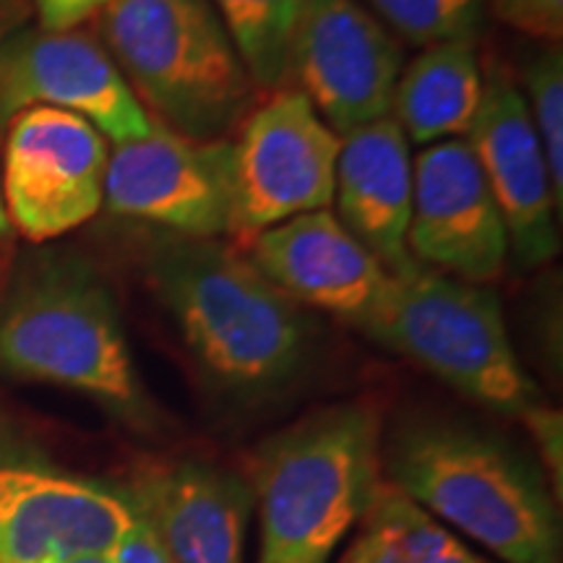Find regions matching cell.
<instances>
[{"mask_svg": "<svg viewBox=\"0 0 563 563\" xmlns=\"http://www.w3.org/2000/svg\"><path fill=\"white\" fill-rule=\"evenodd\" d=\"M402 42L361 0H306L292 32L287 87L340 136L391 112Z\"/></svg>", "mask_w": 563, "mask_h": 563, "instance_id": "8fae6325", "label": "cell"}, {"mask_svg": "<svg viewBox=\"0 0 563 563\" xmlns=\"http://www.w3.org/2000/svg\"><path fill=\"white\" fill-rule=\"evenodd\" d=\"M382 446V412L368 399L321 407L269 435L249 477L262 519L256 563L332 561L384 481Z\"/></svg>", "mask_w": 563, "mask_h": 563, "instance_id": "277c9868", "label": "cell"}, {"mask_svg": "<svg viewBox=\"0 0 563 563\" xmlns=\"http://www.w3.org/2000/svg\"><path fill=\"white\" fill-rule=\"evenodd\" d=\"M527 112L538 133L551 170L555 196L563 201V53L561 45L534 47L525 55L522 76H519Z\"/></svg>", "mask_w": 563, "mask_h": 563, "instance_id": "44dd1931", "label": "cell"}, {"mask_svg": "<svg viewBox=\"0 0 563 563\" xmlns=\"http://www.w3.org/2000/svg\"><path fill=\"white\" fill-rule=\"evenodd\" d=\"M258 91L287 87L292 32L306 0H211Z\"/></svg>", "mask_w": 563, "mask_h": 563, "instance_id": "ffe728a7", "label": "cell"}, {"mask_svg": "<svg viewBox=\"0 0 563 563\" xmlns=\"http://www.w3.org/2000/svg\"><path fill=\"white\" fill-rule=\"evenodd\" d=\"M368 5L399 40L418 47L475 42L485 19V0H368Z\"/></svg>", "mask_w": 563, "mask_h": 563, "instance_id": "7402d4cb", "label": "cell"}, {"mask_svg": "<svg viewBox=\"0 0 563 563\" xmlns=\"http://www.w3.org/2000/svg\"><path fill=\"white\" fill-rule=\"evenodd\" d=\"M340 563H493L420 509L410 496L382 481Z\"/></svg>", "mask_w": 563, "mask_h": 563, "instance_id": "d6986e66", "label": "cell"}, {"mask_svg": "<svg viewBox=\"0 0 563 563\" xmlns=\"http://www.w3.org/2000/svg\"><path fill=\"white\" fill-rule=\"evenodd\" d=\"M332 203L336 220L394 277L418 264L407 249L412 211L410 141L391 115L342 136Z\"/></svg>", "mask_w": 563, "mask_h": 563, "instance_id": "e0dca14e", "label": "cell"}, {"mask_svg": "<svg viewBox=\"0 0 563 563\" xmlns=\"http://www.w3.org/2000/svg\"><path fill=\"white\" fill-rule=\"evenodd\" d=\"M125 488L173 563H245L249 477L207 460H175L141 470Z\"/></svg>", "mask_w": 563, "mask_h": 563, "instance_id": "2e32d148", "label": "cell"}, {"mask_svg": "<svg viewBox=\"0 0 563 563\" xmlns=\"http://www.w3.org/2000/svg\"><path fill=\"white\" fill-rule=\"evenodd\" d=\"M522 422L530 428L534 446H538L543 464L555 481V496H561V483H563V418L559 410L551 407L534 405L530 412L525 415Z\"/></svg>", "mask_w": 563, "mask_h": 563, "instance_id": "cb8c5ba5", "label": "cell"}, {"mask_svg": "<svg viewBox=\"0 0 563 563\" xmlns=\"http://www.w3.org/2000/svg\"><path fill=\"white\" fill-rule=\"evenodd\" d=\"M144 279L217 397L258 405L298 382L313 355L306 311L235 245L154 232Z\"/></svg>", "mask_w": 563, "mask_h": 563, "instance_id": "6da1fadb", "label": "cell"}, {"mask_svg": "<svg viewBox=\"0 0 563 563\" xmlns=\"http://www.w3.org/2000/svg\"><path fill=\"white\" fill-rule=\"evenodd\" d=\"M245 256L298 306L368 332L394 277L332 209L308 211L258 232Z\"/></svg>", "mask_w": 563, "mask_h": 563, "instance_id": "9a60e30c", "label": "cell"}, {"mask_svg": "<svg viewBox=\"0 0 563 563\" xmlns=\"http://www.w3.org/2000/svg\"><path fill=\"white\" fill-rule=\"evenodd\" d=\"M40 26L45 30H74L84 21L97 16L110 0H34Z\"/></svg>", "mask_w": 563, "mask_h": 563, "instance_id": "484cf974", "label": "cell"}, {"mask_svg": "<svg viewBox=\"0 0 563 563\" xmlns=\"http://www.w3.org/2000/svg\"><path fill=\"white\" fill-rule=\"evenodd\" d=\"M11 251H13V228L9 214H5L3 191H0V282H3L5 272L11 266Z\"/></svg>", "mask_w": 563, "mask_h": 563, "instance_id": "4316f807", "label": "cell"}, {"mask_svg": "<svg viewBox=\"0 0 563 563\" xmlns=\"http://www.w3.org/2000/svg\"><path fill=\"white\" fill-rule=\"evenodd\" d=\"M384 481L504 563H561V519L540 464L460 418L402 420L382 446Z\"/></svg>", "mask_w": 563, "mask_h": 563, "instance_id": "3957f363", "label": "cell"}, {"mask_svg": "<svg viewBox=\"0 0 563 563\" xmlns=\"http://www.w3.org/2000/svg\"><path fill=\"white\" fill-rule=\"evenodd\" d=\"M483 100V66L473 40L435 42L405 63L389 115L420 146L467 139Z\"/></svg>", "mask_w": 563, "mask_h": 563, "instance_id": "ac0fdd59", "label": "cell"}, {"mask_svg": "<svg viewBox=\"0 0 563 563\" xmlns=\"http://www.w3.org/2000/svg\"><path fill=\"white\" fill-rule=\"evenodd\" d=\"M133 519L125 485L68 473L0 422V563L108 559Z\"/></svg>", "mask_w": 563, "mask_h": 563, "instance_id": "52a82bcc", "label": "cell"}, {"mask_svg": "<svg viewBox=\"0 0 563 563\" xmlns=\"http://www.w3.org/2000/svg\"><path fill=\"white\" fill-rule=\"evenodd\" d=\"M97 19V37L154 123L232 139L258 102L211 0H110Z\"/></svg>", "mask_w": 563, "mask_h": 563, "instance_id": "5b68a950", "label": "cell"}, {"mask_svg": "<svg viewBox=\"0 0 563 563\" xmlns=\"http://www.w3.org/2000/svg\"><path fill=\"white\" fill-rule=\"evenodd\" d=\"M30 108L87 118L115 144L154 125L100 37L81 26H11L0 34V133Z\"/></svg>", "mask_w": 563, "mask_h": 563, "instance_id": "7c38bea8", "label": "cell"}, {"mask_svg": "<svg viewBox=\"0 0 563 563\" xmlns=\"http://www.w3.org/2000/svg\"><path fill=\"white\" fill-rule=\"evenodd\" d=\"M5 131L0 191L13 232L47 243L102 209L110 146L97 125L66 110L30 108Z\"/></svg>", "mask_w": 563, "mask_h": 563, "instance_id": "30bf717a", "label": "cell"}, {"mask_svg": "<svg viewBox=\"0 0 563 563\" xmlns=\"http://www.w3.org/2000/svg\"><path fill=\"white\" fill-rule=\"evenodd\" d=\"M407 249L415 262L473 285L509 266V232L467 139L426 146L412 159Z\"/></svg>", "mask_w": 563, "mask_h": 563, "instance_id": "4fadbf2b", "label": "cell"}, {"mask_svg": "<svg viewBox=\"0 0 563 563\" xmlns=\"http://www.w3.org/2000/svg\"><path fill=\"white\" fill-rule=\"evenodd\" d=\"M365 334L485 410L522 420L540 405L490 287L415 264L394 277L389 298Z\"/></svg>", "mask_w": 563, "mask_h": 563, "instance_id": "8992f818", "label": "cell"}, {"mask_svg": "<svg viewBox=\"0 0 563 563\" xmlns=\"http://www.w3.org/2000/svg\"><path fill=\"white\" fill-rule=\"evenodd\" d=\"M76 563H173L165 548L157 540V534L152 532V527L146 525L144 517L133 519L129 532L123 534L118 551L108 555V559H87Z\"/></svg>", "mask_w": 563, "mask_h": 563, "instance_id": "d4e9b609", "label": "cell"}, {"mask_svg": "<svg viewBox=\"0 0 563 563\" xmlns=\"http://www.w3.org/2000/svg\"><path fill=\"white\" fill-rule=\"evenodd\" d=\"M0 376L87 394L133 431L159 428L108 279L70 251H37L0 285Z\"/></svg>", "mask_w": 563, "mask_h": 563, "instance_id": "7a4b0ae2", "label": "cell"}, {"mask_svg": "<svg viewBox=\"0 0 563 563\" xmlns=\"http://www.w3.org/2000/svg\"><path fill=\"white\" fill-rule=\"evenodd\" d=\"M102 207L170 235L222 241L235 224L232 139L199 141L154 123L112 146Z\"/></svg>", "mask_w": 563, "mask_h": 563, "instance_id": "9c48e42d", "label": "cell"}, {"mask_svg": "<svg viewBox=\"0 0 563 563\" xmlns=\"http://www.w3.org/2000/svg\"><path fill=\"white\" fill-rule=\"evenodd\" d=\"M340 150V133L298 89H274L253 104L232 139V238L249 243L274 224L332 207Z\"/></svg>", "mask_w": 563, "mask_h": 563, "instance_id": "ba28073f", "label": "cell"}, {"mask_svg": "<svg viewBox=\"0 0 563 563\" xmlns=\"http://www.w3.org/2000/svg\"><path fill=\"white\" fill-rule=\"evenodd\" d=\"M493 13L527 37L561 45L563 0H490Z\"/></svg>", "mask_w": 563, "mask_h": 563, "instance_id": "603a6c76", "label": "cell"}, {"mask_svg": "<svg viewBox=\"0 0 563 563\" xmlns=\"http://www.w3.org/2000/svg\"><path fill=\"white\" fill-rule=\"evenodd\" d=\"M509 232V258L538 269L559 256L563 201L532 129L522 89L504 68L483 70V100L467 133Z\"/></svg>", "mask_w": 563, "mask_h": 563, "instance_id": "5bb4252c", "label": "cell"}]
</instances>
